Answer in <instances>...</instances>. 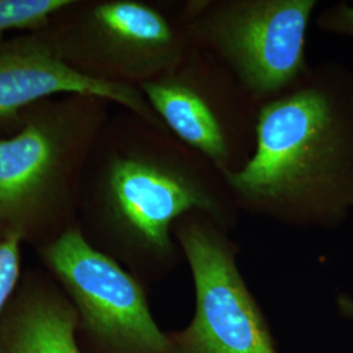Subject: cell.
Segmentation results:
<instances>
[{"instance_id":"9","label":"cell","mask_w":353,"mask_h":353,"mask_svg":"<svg viewBox=\"0 0 353 353\" xmlns=\"http://www.w3.org/2000/svg\"><path fill=\"white\" fill-rule=\"evenodd\" d=\"M72 93L99 96L166 128L140 89L101 84L76 74L58 58L39 30L0 39V138L17 131L28 106Z\"/></svg>"},{"instance_id":"12","label":"cell","mask_w":353,"mask_h":353,"mask_svg":"<svg viewBox=\"0 0 353 353\" xmlns=\"http://www.w3.org/2000/svg\"><path fill=\"white\" fill-rule=\"evenodd\" d=\"M21 246L23 243L14 239L0 240V316L23 278Z\"/></svg>"},{"instance_id":"14","label":"cell","mask_w":353,"mask_h":353,"mask_svg":"<svg viewBox=\"0 0 353 353\" xmlns=\"http://www.w3.org/2000/svg\"><path fill=\"white\" fill-rule=\"evenodd\" d=\"M339 307H341V313L348 318L353 319V300L348 296H341L339 300Z\"/></svg>"},{"instance_id":"2","label":"cell","mask_w":353,"mask_h":353,"mask_svg":"<svg viewBox=\"0 0 353 353\" xmlns=\"http://www.w3.org/2000/svg\"><path fill=\"white\" fill-rule=\"evenodd\" d=\"M241 214L299 229L341 227L353 211V71L330 59L261 108L256 144L225 176Z\"/></svg>"},{"instance_id":"8","label":"cell","mask_w":353,"mask_h":353,"mask_svg":"<svg viewBox=\"0 0 353 353\" xmlns=\"http://www.w3.org/2000/svg\"><path fill=\"white\" fill-rule=\"evenodd\" d=\"M38 254L74 303L94 353H179L152 316L144 284L94 248L79 224Z\"/></svg>"},{"instance_id":"13","label":"cell","mask_w":353,"mask_h":353,"mask_svg":"<svg viewBox=\"0 0 353 353\" xmlns=\"http://www.w3.org/2000/svg\"><path fill=\"white\" fill-rule=\"evenodd\" d=\"M316 26L326 33L353 38V4L338 1L325 8L316 17Z\"/></svg>"},{"instance_id":"1","label":"cell","mask_w":353,"mask_h":353,"mask_svg":"<svg viewBox=\"0 0 353 353\" xmlns=\"http://www.w3.org/2000/svg\"><path fill=\"white\" fill-rule=\"evenodd\" d=\"M202 212L232 232L241 212L225 176L164 127L119 109L89 154L77 224L85 239L141 283L168 276L185 258L176 221Z\"/></svg>"},{"instance_id":"7","label":"cell","mask_w":353,"mask_h":353,"mask_svg":"<svg viewBox=\"0 0 353 353\" xmlns=\"http://www.w3.org/2000/svg\"><path fill=\"white\" fill-rule=\"evenodd\" d=\"M173 236L195 287L189 326L170 332L179 353H278L265 313L237 265L240 245L202 212L182 216Z\"/></svg>"},{"instance_id":"11","label":"cell","mask_w":353,"mask_h":353,"mask_svg":"<svg viewBox=\"0 0 353 353\" xmlns=\"http://www.w3.org/2000/svg\"><path fill=\"white\" fill-rule=\"evenodd\" d=\"M71 0H0V39L37 32Z\"/></svg>"},{"instance_id":"6","label":"cell","mask_w":353,"mask_h":353,"mask_svg":"<svg viewBox=\"0 0 353 353\" xmlns=\"http://www.w3.org/2000/svg\"><path fill=\"white\" fill-rule=\"evenodd\" d=\"M139 89L168 131L224 176L252 159L261 106L208 51L191 43L173 70Z\"/></svg>"},{"instance_id":"10","label":"cell","mask_w":353,"mask_h":353,"mask_svg":"<svg viewBox=\"0 0 353 353\" xmlns=\"http://www.w3.org/2000/svg\"><path fill=\"white\" fill-rule=\"evenodd\" d=\"M77 331V312L61 285L29 274L0 316V353H83Z\"/></svg>"},{"instance_id":"3","label":"cell","mask_w":353,"mask_h":353,"mask_svg":"<svg viewBox=\"0 0 353 353\" xmlns=\"http://www.w3.org/2000/svg\"><path fill=\"white\" fill-rule=\"evenodd\" d=\"M112 106L55 96L28 106L17 131L0 138V240L41 248L77 225L84 170Z\"/></svg>"},{"instance_id":"4","label":"cell","mask_w":353,"mask_h":353,"mask_svg":"<svg viewBox=\"0 0 353 353\" xmlns=\"http://www.w3.org/2000/svg\"><path fill=\"white\" fill-rule=\"evenodd\" d=\"M39 32L76 74L138 89L173 70L192 43L183 1L71 0Z\"/></svg>"},{"instance_id":"5","label":"cell","mask_w":353,"mask_h":353,"mask_svg":"<svg viewBox=\"0 0 353 353\" xmlns=\"http://www.w3.org/2000/svg\"><path fill=\"white\" fill-rule=\"evenodd\" d=\"M316 0H188L191 42L212 54L262 108L296 88L312 64L307 32Z\"/></svg>"}]
</instances>
